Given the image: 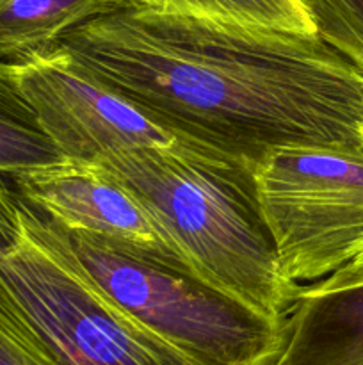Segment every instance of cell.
<instances>
[{"label":"cell","mask_w":363,"mask_h":365,"mask_svg":"<svg viewBox=\"0 0 363 365\" xmlns=\"http://www.w3.org/2000/svg\"><path fill=\"white\" fill-rule=\"evenodd\" d=\"M123 7H139V9H155L160 11L164 0H120Z\"/></svg>","instance_id":"14"},{"label":"cell","mask_w":363,"mask_h":365,"mask_svg":"<svg viewBox=\"0 0 363 365\" xmlns=\"http://www.w3.org/2000/svg\"><path fill=\"white\" fill-rule=\"evenodd\" d=\"M255 184L292 287L331 277L363 250V155L278 148L256 164Z\"/></svg>","instance_id":"5"},{"label":"cell","mask_w":363,"mask_h":365,"mask_svg":"<svg viewBox=\"0 0 363 365\" xmlns=\"http://www.w3.org/2000/svg\"><path fill=\"white\" fill-rule=\"evenodd\" d=\"M0 312L52 365H194L105 294L68 232L6 175Z\"/></svg>","instance_id":"3"},{"label":"cell","mask_w":363,"mask_h":365,"mask_svg":"<svg viewBox=\"0 0 363 365\" xmlns=\"http://www.w3.org/2000/svg\"><path fill=\"white\" fill-rule=\"evenodd\" d=\"M344 269H347V271H363V250L358 253V255L354 257V259L351 260V262L347 264V266L344 267Z\"/></svg>","instance_id":"15"},{"label":"cell","mask_w":363,"mask_h":365,"mask_svg":"<svg viewBox=\"0 0 363 365\" xmlns=\"http://www.w3.org/2000/svg\"><path fill=\"white\" fill-rule=\"evenodd\" d=\"M317 38L363 75V0H299Z\"/></svg>","instance_id":"12"},{"label":"cell","mask_w":363,"mask_h":365,"mask_svg":"<svg viewBox=\"0 0 363 365\" xmlns=\"http://www.w3.org/2000/svg\"><path fill=\"white\" fill-rule=\"evenodd\" d=\"M91 168L146 210L171 252L203 282L280 323L298 289L281 274L255 164L182 141L110 153Z\"/></svg>","instance_id":"2"},{"label":"cell","mask_w":363,"mask_h":365,"mask_svg":"<svg viewBox=\"0 0 363 365\" xmlns=\"http://www.w3.org/2000/svg\"><path fill=\"white\" fill-rule=\"evenodd\" d=\"M18 86L66 163H98L134 148H171L182 139L85 75L63 52L14 66Z\"/></svg>","instance_id":"6"},{"label":"cell","mask_w":363,"mask_h":365,"mask_svg":"<svg viewBox=\"0 0 363 365\" xmlns=\"http://www.w3.org/2000/svg\"><path fill=\"white\" fill-rule=\"evenodd\" d=\"M121 7L120 0H0V64L41 59L78 25Z\"/></svg>","instance_id":"9"},{"label":"cell","mask_w":363,"mask_h":365,"mask_svg":"<svg viewBox=\"0 0 363 365\" xmlns=\"http://www.w3.org/2000/svg\"><path fill=\"white\" fill-rule=\"evenodd\" d=\"M160 11L246 27L317 36L312 18L299 0H164Z\"/></svg>","instance_id":"11"},{"label":"cell","mask_w":363,"mask_h":365,"mask_svg":"<svg viewBox=\"0 0 363 365\" xmlns=\"http://www.w3.org/2000/svg\"><path fill=\"white\" fill-rule=\"evenodd\" d=\"M56 50L178 138L255 166L288 146L363 155V75L317 36L121 7Z\"/></svg>","instance_id":"1"},{"label":"cell","mask_w":363,"mask_h":365,"mask_svg":"<svg viewBox=\"0 0 363 365\" xmlns=\"http://www.w3.org/2000/svg\"><path fill=\"white\" fill-rule=\"evenodd\" d=\"M64 163L21 93L14 66L0 64V175L18 177Z\"/></svg>","instance_id":"10"},{"label":"cell","mask_w":363,"mask_h":365,"mask_svg":"<svg viewBox=\"0 0 363 365\" xmlns=\"http://www.w3.org/2000/svg\"><path fill=\"white\" fill-rule=\"evenodd\" d=\"M68 235L105 294L194 365H265L276 351L278 324L203 282L184 260L84 232Z\"/></svg>","instance_id":"4"},{"label":"cell","mask_w":363,"mask_h":365,"mask_svg":"<svg viewBox=\"0 0 363 365\" xmlns=\"http://www.w3.org/2000/svg\"><path fill=\"white\" fill-rule=\"evenodd\" d=\"M11 178L66 232L130 242L180 259L171 252L146 210L95 168L64 163Z\"/></svg>","instance_id":"7"},{"label":"cell","mask_w":363,"mask_h":365,"mask_svg":"<svg viewBox=\"0 0 363 365\" xmlns=\"http://www.w3.org/2000/svg\"><path fill=\"white\" fill-rule=\"evenodd\" d=\"M0 365H52L0 312Z\"/></svg>","instance_id":"13"},{"label":"cell","mask_w":363,"mask_h":365,"mask_svg":"<svg viewBox=\"0 0 363 365\" xmlns=\"http://www.w3.org/2000/svg\"><path fill=\"white\" fill-rule=\"evenodd\" d=\"M265 365H363V271L340 269L299 287Z\"/></svg>","instance_id":"8"}]
</instances>
